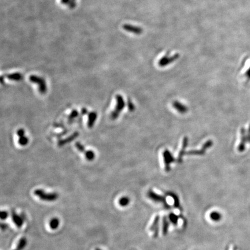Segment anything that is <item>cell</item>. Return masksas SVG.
<instances>
[{
  "instance_id": "cell-1",
  "label": "cell",
  "mask_w": 250,
  "mask_h": 250,
  "mask_svg": "<svg viewBox=\"0 0 250 250\" xmlns=\"http://www.w3.org/2000/svg\"><path fill=\"white\" fill-rule=\"evenodd\" d=\"M29 80L31 82L35 84L38 86V91L41 95H45L47 92L48 88L45 80L43 78L37 75H32L29 77Z\"/></svg>"
},
{
  "instance_id": "cell-2",
  "label": "cell",
  "mask_w": 250,
  "mask_h": 250,
  "mask_svg": "<svg viewBox=\"0 0 250 250\" xmlns=\"http://www.w3.org/2000/svg\"><path fill=\"white\" fill-rule=\"evenodd\" d=\"M34 193L41 200L47 202L55 201L59 197L57 193H46L43 189H35L34 192Z\"/></svg>"
},
{
  "instance_id": "cell-3",
  "label": "cell",
  "mask_w": 250,
  "mask_h": 250,
  "mask_svg": "<svg viewBox=\"0 0 250 250\" xmlns=\"http://www.w3.org/2000/svg\"><path fill=\"white\" fill-rule=\"evenodd\" d=\"M115 99L117 100V105L115 108L113 110L111 114V118L112 120H115L119 117V114L122 112L123 109L125 106V103L122 96L120 95H117L115 97Z\"/></svg>"
},
{
  "instance_id": "cell-4",
  "label": "cell",
  "mask_w": 250,
  "mask_h": 250,
  "mask_svg": "<svg viewBox=\"0 0 250 250\" xmlns=\"http://www.w3.org/2000/svg\"><path fill=\"white\" fill-rule=\"evenodd\" d=\"M16 134L17 136L19 137L18 140V143L21 145V146H26L27 144H28L29 142V139L25 136V131L23 129H19L17 130Z\"/></svg>"
},
{
  "instance_id": "cell-5",
  "label": "cell",
  "mask_w": 250,
  "mask_h": 250,
  "mask_svg": "<svg viewBox=\"0 0 250 250\" xmlns=\"http://www.w3.org/2000/svg\"><path fill=\"white\" fill-rule=\"evenodd\" d=\"M79 136H80V133H78V132H75L72 134H71L69 136L67 137V138L59 140V141L58 142V145L59 147H63L65 145L73 141L75 139L77 138Z\"/></svg>"
},
{
  "instance_id": "cell-6",
  "label": "cell",
  "mask_w": 250,
  "mask_h": 250,
  "mask_svg": "<svg viewBox=\"0 0 250 250\" xmlns=\"http://www.w3.org/2000/svg\"><path fill=\"white\" fill-rule=\"evenodd\" d=\"M88 127L91 129L94 126V125L96 122V119L97 118V114L95 111L89 112L88 114Z\"/></svg>"
},
{
  "instance_id": "cell-7",
  "label": "cell",
  "mask_w": 250,
  "mask_h": 250,
  "mask_svg": "<svg viewBox=\"0 0 250 250\" xmlns=\"http://www.w3.org/2000/svg\"><path fill=\"white\" fill-rule=\"evenodd\" d=\"M12 219L14 224H15L18 228L21 227L23 224V219L21 216L17 215L13 210L12 211Z\"/></svg>"
},
{
  "instance_id": "cell-8",
  "label": "cell",
  "mask_w": 250,
  "mask_h": 250,
  "mask_svg": "<svg viewBox=\"0 0 250 250\" xmlns=\"http://www.w3.org/2000/svg\"><path fill=\"white\" fill-rule=\"evenodd\" d=\"M245 132L246 131L244 129H241V142L239 146L238 147V149L240 152H242L245 149V143L247 142V138L245 137Z\"/></svg>"
},
{
  "instance_id": "cell-9",
  "label": "cell",
  "mask_w": 250,
  "mask_h": 250,
  "mask_svg": "<svg viewBox=\"0 0 250 250\" xmlns=\"http://www.w3.org/2000/svg\"><path fill=\"white\" fill-rule=\"evenodd\" d=\"M123 28L126 30L127 32H133V33L137 34H138L141 32V28H138L137 27L134 26L130 25V24H124L123 26Z\"/></svg>"
},
{
  "instance_id": "cell-10",
  "label": "cell",
  "mask_w": 250,
  "mask_h": 250,
  "mask_svg": "<svg viewBox=\"0 0 250 250\" xmlns=\"http://www.w3.org/2000/svg\"><path fill=\"white\" fill-rule=\"evenodd\" d=\"M6 77L7 79L12 81H20L23 79V75L20 73H14L6 75Z\"/></svg>"
},
{
  "instance_id": "cell-11",
  "label": "cell",
  "mask_w": 250,
  "mask_h": 250,
  "mask_svg": "<svg viewBox=\"0 0 250 250\" xmlns=\"http://www.w3.org/2000/svg\"><path fill=\"white\" fill-rule=\"evenodd\" d=\"M79 116V112L76 110H73L68 116V123L71 124L74 122L75 119Z\"/></svg>"
},
{
  "instance_id": "cell-12",
  "label": "cell",
  "mask_w": 250,
  "mask_h": 250,
  "mask_svg": "<svg viewBox=\"0 0 250 250\" xmlns=\"http://www.w3.org/2000/svg\"><path fill=\"white\" fill-rule=\"evenodd\" d=\"M59 224H60V222H59V219L54 218L50 221L49 226L51 229L54 230V229H57L59 227Z\"/></svg>"
},
{
  "instance_id": "cell-13",
  "label": "cell",
  "mask_w": 250,
  "mask_h": 250,
  "mask_svg": "<svg viewBox=\"0 0 250 250\" xmlns=\"http://www.w3.org/2000/svg\"><path fill=\"white\" fill-rule=\"evenodd\" d=\"M85 156L86 159L88 161H92L95 158V154L94 151L91 150L86 151V152L85 153Z\"/></svg>"
},
{
  "instance_id": "cell-14",
  "label": "cell",
  "mask_w": 250,
  "mask_h": 250,
  "mask_svg": "<svg viewBox=\"0 0 250 250\" xmlns=\"http://www.w3.org/2000/svg\"><path fill=\"white\" fill-rule=\"evenodd\" d=\"M27 244V240L25 238H22L20 240L18 244L15 249L13 250H22L24 248Z\"/></svg>"
},
{
  "instance_id": "cell-15",
  "label": "cell",
  "mask_w": 250,
  "mask_h": 250,
  "mask_svg": "<svg viewBox=\"0 0 250 250\" xmlns=\"http://www.w3.org/2000/svg\"><path fill=\"white\" fill-rule=\"evenodd\" d=\"M174 106L176 108V110H177L178 111V112H181V113H184L186 112V107L184 106H182L181 104L178 103V101H176L174 103Z\"/></svg>"
},
{
  "instance_id": "cell-16",
  "label": "cell",
  "mask_w": 250,
  "mask_h": 250,
  "mask_svg": "<svg viewBox=\"0 0 250 250\" xmlns=\"http://www.w3.org/2000/svg\"><path fill=\"white\" fill-rule=\"evenodd\" d=\"M129 202H130V200L128 197H122L119 199V204L120 206L122 207H125L128 206Z\"/></svg>"
},
{
  "instance_id": "cell-17",
  "label": "cell",
  "mask_w": 250,
  "mask_h": 250,
  "mask_svg": "<svg viewBox=\"0 0 250 250\" xmlns=\"http://www.w3.org/2000/svg\"><path fill=\"white\" fill-rule=\"evenodd\" d=\"M61 2L63 4L69 5L70 8H74L76 6L75 1L73 0H61Z\"/></svg>"
},
{
  "instance_id": "cell-18",
  "label": "cell",
  "mask_w": 250,
  "mask_h": 250,
  "mask_svg": "<svg viewBox=\"0 0 250 250\" xmlns=\"http://www.w3.org/2000/svg\"><path fill=\"white\" fill-rule=\"evenodd\" d=\"M75 145L76 149H78L80 152L85 154L86 151L85 148V147L82 144H81L80 142H76Z\"/></svg>"
},
{
  "instance_id": "cell-19",
  "label": "cell",
  "mask_w": 250,
  "mask_h": 250,
  "mask_svg": "<svg viewBox=\"0 0 250 250\" xmlns=\"http://www.w3.org/2000/svg\"><path fill=\"white\" fill-rule=\"evenodd\" d=\"M68 132H69V130L67 129H65V130H64V131L62 132V133H53L52 135H53V136H55V137H56L58 138H60V137L63 136L64 135H65L67 133H68Z\"/></svg>"
},
{
  "instance_id": "cell-20",
  "label": "cell",
  "mask_w": 250,
  "mask_h": 250,
  "mask_svg": "<svg viewBox=\"0 0 250 250\" xmlns=\"http://www.w3.org/2000/svg\"><path fill=\"white\" fill-rule=\"evenodd\" d=\"M8 216V214L6 211H2L1 212V218L2 219H6Z\"/></svg>"
},
{
  "instance_id": "cell-21",
  "label": "cell",
  "mask_w": 250,
  "mask_h": 250,
  "mask_svg": "<svg viewBox=\"0 0 250 250\" xmlns=\"http://www.w3.org/2000/svg\"><path fill=\"white\" fill-rule=\"evenodd\" d=\"M128 106H129V109L130 110H131V111L133 110L134 108L133 103H132V101H129V100L128 101Z\"/></svg>"
},
{
  "instance_id": "cell-22",
  "label": "cell",
  "mask_w": 250,
  "mask_h": 250,
  "mask_svg": "<svg viewBox=\"0 0 250 250\" xmlns=\"http://www.w3.org/2000/svg\"><path fill=\"white\" fill-rule=\"evenodd\" d=\"M89 112L88 111L87 109L86 108H82L81 110V115H85L86 114H88Z\"/></svg>"
},
{
  "instance_id": "cell-23",
  "label": "cell",
  "mask_w": 250,
  "mask_h": 250,
  "mask_svg": "<svg viewBox=\"0 0 250 250\" xmlns=\"http://www.w3.org/2000/svg\"><path fill=\"white\" fill-rule=\"evenodd\" d=\"M245 76L247 78V79L248 80H250V67L248 69L247 71V72L245 73Z\"/></svg>"
},
{
  "instance_id": "cell-24",
  "label": "cell",
  "mask_w": 250,
  "mask_h": 250,
  "mask_svg": "<svg viewBox=\"0 0 250 250\" xmlns=\"http://www.w3.org/2000/svg\"><path fill=\"white\" fill-rule=\"evenodd\" d=\"M95 250H100V248H96V249H95Z\"/></svg>"
},
{
  "instance_id": "cell-25",
  "label": "cell",
  "mask_w": 250,
  "mask_h": 250,
  "mask_svg": "<svg viewBox=\"0 0 250 250\" xmlns=\"http://www.w3.org/2000/svg\"><path fill=\"white\" fill-rule=\"evenodd\" d=\"M73 1H75V0H73Z\"/></svg>"
}]
</instances>
